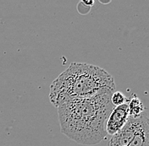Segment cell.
Segmentation results:
<instances>
[{
	"instance_id": "1",
	"label": "cell",
	"mask_w": 149,
	"mask_h": 146,
	"mask_svg": "<svg viewBox=\"0 0 149 146\" xmlns=\"http://www.w3.org/2000/svg\"><path fill=\"white\" fill-rule=\"evenodd\" d=\"M113 93L59 105L57 110L61 133L83 145H97L105 139L108 135L106 122L114 107L111 102Z\"/></svg>"
},
{
	"instance_id": "7",
	"label": "cell",
	"mask_w": 149,
	"mask_h": 146,
	"mask_svg": "<svg viewBox=\"0 0 149 146\" xmlns=\"http://www.w3.org/2000/svg\"><path fill=\"white\" fill-rule=\"evenodd\" d=\"M129 101V99H127L121 92L114 91L111 95V102L113 105V107H118L123 105Z\"/></svg>"
},
{
	"instance_id": "5",
	"label": "cell",
	"mask_w": 149,
	"mask_h": 146,
	"mask_svg": "<svg viewBox=\"0 0 149 146\" xmlns=\"http://www.w3.org/2000/svg\"><path fill=\"white\" fill-rule=\"evenodd\" d=\"M129 146H149V119L148 108L141 115L136 131Z\"/></svg>"
},
{
	"instance_id": "4",
	"label": "cell",
	"mask_w": 149,
	"mask_h": 146,
	"mask_svg": "<svg viewBox=\"0 0 149 146\" xmlns=\"http://www.w3.org/2000/svg\"><path fill=\"white\" fill-rule=\"evenodd\" d=\"M128 118V102L118 107H114L106 122L107 134L113 135L116 134L126 123Z\"/></svg>"
},
{
	"instance_id": "3",
	"label": "cell",
	"mask_w": 149,
	"mask_h": 146,
	"mask_svg": "<svg viewBox=\"0 0 149 146\" xmlns=\"http://www.w3.org/2000/svg\"><path fill=\"white\" fill-rule=\"evenodd\" d=\"M143 113V112H142ZM141 116L138 118L129 117L124 127L112 135L109 146H129L139 124Z\"/></svg>"
},
{
	"instance_id": "6",
	"label": "cell",
	"mask_w": 149,
	"mask_h": 146,
	"mask_svg": "<svg viewBox=\"0 0 149 146\" xmlns=\"http://www.w3.org/2000/svg\"><path fill=\"white\" fill-rule=\"evenodd\" d=\"M146 108L147 107H144L143 103L136 95H133L132 98L129 99V101H128L129 117L135 118H138L142 114V112L146 110Z\"/></svg>"
},
{
	"instance_id": "2",
	"label": "cell",
	"mask_w": 149,
	"mask_h": 146,
	"mask_svg": "<svg viewBox=\"0 0 149 146\" xmlns=\"http://www.w3.org/2000/svg\"><path fill=\"white\" fill-rule=\"evenodd\" d=\"M113 77L98 66L72 63L50 85L49 100L56 108L66 101L90 98L115 90Z\"/></svg>"
}]
</instances>
